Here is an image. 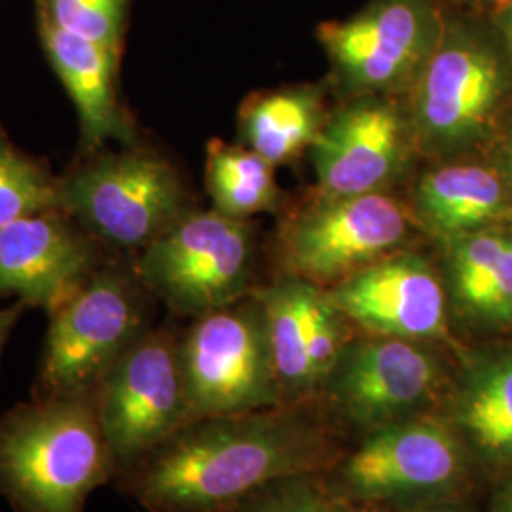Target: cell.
Instances as JSON below:
<instances>
[{
  "instance_id": "obj_1",
  "label": "cell",
  "mask_w": 512,
  "mask_h": 512,
  "mask_svg": "<svg viewBox=\"0 0 512 512\" xmlns=\"http://www.w3.org/2000/svg\"><path fill=\"white\" fill-rule=\"evenodd\" d=\"M317 404L190 421L114 482L148 512H228L275 482L325 475L340 459Z\"/></svg>"
},
{
  "instance_id": "obj_2",
  "label": "cell",
  "mask_w": 512,
  "mask_h": 512,
  "mask_svg": "<svg viewBox=\"0 0 512 512\" xmlns=\"http://www.w3.org/2000/svg\"><path fill=\"white\" fill-rule=\"evenodd\" d=\"M109 444L88 399H35L0 414V494L16 512H86L114 482Z\"/></svg>"
},
{
  "instance_id": "obj_3",
  "label": "cell",
  "mask_w": 512,
  "mask_h": 512,
  "mask_svg": "<svg viewBox=\"0 0 512 512\" xmlns=\"http://www.w3.org/2000/svg\"><path fill=\"white\" fill-rule=\"evenodd\" d=\"M475 459L439 414L363 433L323 476L330 490L374 511L458 503L471 484Z\"/></svg>"
},
{
  "instance_id": "obj_4",
  "label": "cell",
  "mask_w": 512,
  "mask_h": 512,
  "mask_svg": "<svg viewBox=\"0 0 512 512\" xmlns=\"http://www.w3.org/2000/svg\"><path fill=\"white\" fill-rule=\"evenodd\" d=\"M145 285L114 264L90 279L50 315L35 399H88L148 330Z\"/></svg>"
},
{
  "instance_id": "obj_5",
  "label": "cell",
  "mask_w": 512,
  "mask_h": 512,
  "mask_svg": "<svg viewBox=\"0 0 512 512\" xmlns=\"http://www.w3.org/2000/svg\"><path fill=\"white\" fill-rule=\"evenodd\" d=\"M512 88V50L478 23L452 19L414 86L412 128L425 152L456 154L480 141Z\"/></svg>"
},
{
  "instance_id": "obj_6",
  "label": "cell",
  "mask_w": 512,
  "mask_h": 512,
  "mask_svg": "<svg viewBox=\"0 0 512 512\" xmlns=\"http://www.w3.org/2000/svg\"><path fill=\"white\" fill-rule=\"evenodd\" d=\"M452 374L431 342L365 334L346 344L317 404L334 420L368 433L435 414Z\"/></svg>"
},
{
  "instance_id": "obj_7",
  "label": "cell",
  "mask_w": 512,
  "mask_h": 512,
  "mask_svg": "<svg viewBox=\"0 0 512 512\" xmlns=\"http://www.w3.org/2000/svg\"><path fill=\"white\" fill-rule=\"evenodd\" d=\"M179 357L192 421L283 406L256 294L196 317L179 340Z\"/></svg>"
},
{
  "instance_id": "obj_8",
  "label": "cell",
  "mask_w": 512,
  "mask_h": 512,
  "mask_svg": "<svg viewBox=\"0 0 512 512\" xmlns=\"http://www.w3.org/2000/svg\"><path fill=\"white\" fill-rule=\"evenodd\" d=\"M135 274L169 310L200 317L249 293L253 241L241 219L219 211L183 215L148 243Z\"/></svg>"
},
{
  "instance_id": "obj_9",
  "label": "cell",
  "mask_w": 512,
  "mask_h": 512,
  "mask_svg": "<svg viewBox=\"0 0 512 512\" xmlns=\"http://www.w3.org/2000/svg\"><path fill=\"white\" fill-rule=\"evenodd\" d=\"M57 209L109 245L147 247L183 217V186L150 152L105 154L57 183Z\"/></svg>"
},
{
  "instance_id": "obj_10",
  "label": "cell",
  "mask_w": 512,
  "mask_h": 512,
  "mask_svg": "<svg viewBox=\"0 0 512 512\" xmlns=\"http://www.w3.org/2000/svg\"><path fill=\"white\" fill-rule=\"evenodd\" d=\"M90 403L118 478L192 421L179 340L167 330H148L112 366Z\"/></svg>"
},
{
  "instance_id": "obj_11",
  "label": "cell",
  "mask_w": 512,
  "mask_h": 512,
  "mask_svg": "<svg viewBox=\"0 0 512 512\" xmlns=\"http://www.w3.org/2000/svg\"><path fill=\"white\" fill-rule=\"evenodd\" d=\"M444 25L433 0H372L353 18L323 23L319 40L351 92L385 95L416 86Z\"/></svg>"
},
{
  "instance_id": "obj_12",
  "label": "cell",
  "mask_w": 512,
  "mask_h": 512,
  "mask_svg": "<svg viewBox=\"0 0 512 512\" xmlns=\"http://www.w3.org/2000/svg\"><path fill=\"white\" fill-rule=\"evenodd\" d=\"M406 234L403 203L384 192L323 198L291 224L285 258L291 275L332 287L393 255Z\"/></svg>"
},
{
  "instance_id": "obj_13",
  "label": "cell",
  "mask_w": 512,
  "mask_h": 512,
  "mask_svg": "<svg viewBox=\"0 0 512 512\" xmlns=\"http://www.w3.org/2000/svg\"><path fill=\"white\" fill-rule=\"evenodd\" d=\"M349 323L366 334L452 344L448 294L433 264L393 253L327 289Z\"/></svg>"
},
{
  "instance_id": "obj_14",
  "label": "cell",
  "mask_w": 512,
  "mask_h": 512,
  "mask_svg": "<svg viewBox=\"0 0 512 512\" xmlns=\"http://www.w3.org/2000/svg\"><path fill=\"white\" fill-rule=\"evenodd\" d=\"M268 325L283 406L317 404L349 340L348 317L319 285L291 275L256 294Z\"/></svg>"
},
{
  "instance_id": "obj_15",
  "label": "cell",
  "mask_w": 512,
  "mask_h": 512,
  "mask_svg": "<svg viewBox=\"0 0 512 512\" xmlns=\"http://www.w3.org/2000/svg\"><path fill=\"white\" fill-rule=\"evenodd\" d=\"M410 128L380 95H365L334 114L311 145L323 198L382 192L403 169Z\"/></svg>"
},
{
  "instance_id": "obj_16",
  "label": "cell",
  "mask_w": 512,
  "mask_h": 512,
  "mask_svg": "<svg viewBox=\"0 0 512 512\" xmlns=\"http://www.w3.org/2000/svg\"><path fill=\"white\" fill-rule=\"evenodd\" d=\"M99 268L92 239L80 236L59 209L0 228V298L52 313Z\"/></svg>"
},
{
  "instance_id": "obj_17",
  "label": "cell",
  "mask_w": 512,
  "mask_h": 512,
  "mask_svg": "<svg viewBox=\"0 0 512 512\" xmlns=\"http://www.w3.org/2000/svg\"><path fill=\"white\" fill-rule=\"evenodd\" d=\"M437 414L454 427L476 465L512 475V344L461 351Z\"/></svg>"
},
{
  "instance_id": "obj_18",
  "label": "cell",
  "mask_w": 512,
  "mask_h": 512,
  "mask_svg": "<svg viewBox=\"0 0 512 512\" xmlns=\"http://www.w3.org/2000/svg\"><path fill=\"white\" fill-rule=\"evenodd\" d=\"M450 313L471 329H512V232L486 228L442 241Z\"/></svg>"
},
{
  "instance_id": "obj_19",
  "label": "cell",
  "mask_w": 512,
  "mask_h": 512,
  "mask_svg": "<svg viewBox=\"0 0 512 512\" xmlns=\"http://www.w3.org/2000/svg\"><path fill=\"white\" fill-rule=\"evenodd\" d=\"M421 224L442 241L495 228L512 215V194L503 173L476 164L439 165L416 188Z\"/></svg>"
},
{
  "instance_id": "obj_20",
  "label": "cell",
  "mask_w": 512,
  "mask_h": 512,
  "mask_svg": "<svg viewBox=\"0 0 512 512\" xmlns=\"http://www.w3.org/2000/svg\"><path fill=\"white\" fill-rule=\"evenodd\" d=\"M40 29L48 59L76 105L86 141L99 147L109 139H128V126L114 97L118 54L59 29L44 16Z\"/></svg>"
},
{
  "instance_id": "obj_21",
  "label": "cell",
  "mask_w": 512,
  "mask_h": 512,
  "mask_svg": "<svg viewBox=\"0 0 512 512\" xmlns=\"http://www.w3.org/2000/svg\"><path fill=\"white\" fill-rule=\"evenodd\" d=\"M325 126L319 97L285 90L251 99L241 112V133L251 150L270 164H283L311 147Z\"/></svg>"
},
{
  "instance_id": "obj_22",
  "label": "cell",
  "mask_w": 512,
  "mask_h": 512,
  "mask_svg": "<svg viewBox=\"0 0 512 512\" xmlns=\"http://www.w3.org/2000/svg\"><path fill=\"white\" fill-rule=\"evenodd\" d=\"M274 165L251 148L211 141L207 147V190L219 211L245 219L270 209L277 196Z\"/></svg>"
},
{
  "instance_id": "obj_23",
  "label": "cell",
  "mask_w": 512,
  "mask_h": 512,
  "mask_svg": "<svg viewBox=\"0 0 512 512\" xmlns=\"http://www.w3.org/2000/svg\"><path fill=\"white\" fill-rule=\"evenodd\" d=\"M57 209V183L40 165L0 141V228Z\"/></svg>"
},
{
  "instance_id": "obj_24",
  "label": "cell",
  "mask_w": 512,
  "mask_h": 512,
  "mask_svg": "<svg viewBox=\"0 0 512 512\" xmlns=\"http://www.w3.org/2000/svg\"><path fill=\"white\" fill-rule=\"evenodd\" d=\"M228 512H376L334 494L321 475L296 476L260 490Z\"/></svg>"
},
{
  "instance_id": "obj_25",
  "label": "cell",
  "mask_w": 512,
  "mask_h": 512,
  "mask_svg": "<svg viewBox=\"0 0 512 512\" xmlns=\"http://www.w3.org/2000/svg\"><path fill=\"white\" fill-rule=\"evenodd\" d=\"M126 0H44L42 16L59 29L118 54Z\"/></svg>"
},
{
  "instance_id": "obj_26",
  "label": "cell",
  "mask_w": 512,
  "mask_h": 512,
  "mask_svg": "<svg viewBox=\"0 0 512 512\" xmlns=\"http://www.w3.org/2000/svg\"><path fill=\"white\" fill-rule=\"evenodd\" d=\"M27 306L23 302H16L14 306H8V308H0V355H2V349L4 344L10 336V332L16 327L18 323L19 315L23 313Z\"/></svg>"
},
{
  "instance_id": "obj_27",
  "label": "cell",
  "mask_w": 512,
  "mask_h": 512,
  "mask_svg": "<svg viewBox=\"0 0 512 512\" xmlns=\"http://www.w3.org/2000/svg\"><path fill=\"white\" fill-rule=\"evenodd\" d=\"M490 512H512V475L505 476L497 486Z\"/></svg>"
},
{
  "instance_id": "obj_28",
  "label": "cell",
  "mask_w": 512,
  "mask_h": 512,
  "mask_svg": "<svg viewBox=\"0 0 512 512\" xmlns=\"http://www.w3.org/2000/svg\"><path fill=\"white\" fill-rule=\"evenodd\" d=\"M499 31L507 40V44L512 50V0L505 2L501 8V16H499Z\"/></svg>"
},
{
  "instance_id": "obj_29",
  "label": "cell",
  "mask_w": 512,
  "mask_h": 512,
  "mask_svg": "<svg viewBox=\"0 0 512 512\" xmlns=\"http://www.w3.org/2000/svg\"><path fill=\"white\" fill-rule=\"evenodd\" d=\"M382 512V511H376ZM391 512H473L458 503H439V505H425V507H414V509H403V511Z\"/></svg>"
},
{
  "instance_id": "obj_30",
  "label": "cell",
  "mask_w": 512,
  "mask_h": 512,
  "mask_svg": "<svg viewBox=\"0 0 512 512\" xmlns=\"http://www.w3.org/2000/svg\"><path fill=\"white\" fill-rule=\"evenodd\" d=\"M503 177H505V181L509 184V190H511L512 194V129L511 133H509V137H507V143H505V152H503Z\"/></svg>"
},
{
  "instance_id": "obj_31",
  "label": "cell",
  "mask_w": 512,
  "mask_h": 512,
  "mask_svg": "<svg viewBox=\"0 0 512 512\" xmlns=\"http://www.w3.org/2000/svg\"><path fill=\"white\" fill-rule=\"evenodd\" d=\"M505 2H509V0H503V4H505Z\"/></svg>"
}]
</instances>
